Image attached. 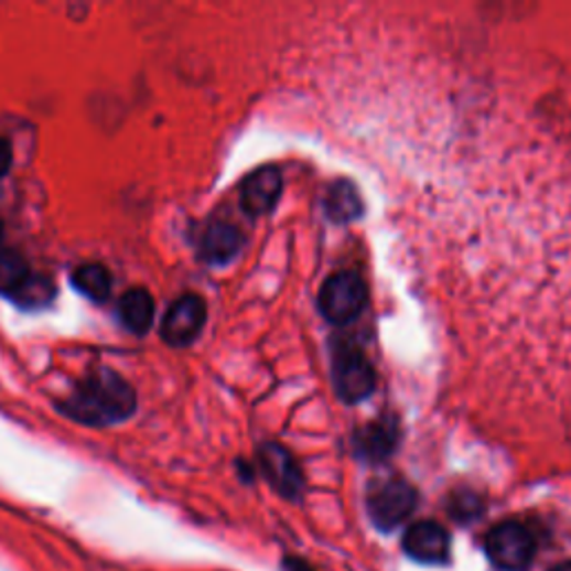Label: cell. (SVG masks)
Here are the masks:
<instances>
[{
    "label": "cell",
    "mask_w": 571,
    "mask_h": 571,
    "mask_svg": "<svg viewBox=\"0 0 571 571\" xmlns=\"http://www.w3.org/2000/svg\"><path fill=\"white\" fill-rule=\"evenodd\" d=\"M65 416L80 424L108 427L128 420L137 411V394L112 368H94L74 387L72 396L61 402Z\"/></svg>",
    "instance_id": "obj_1"
},
{
    "label": "cell",
    "mask_w": 571,
    "mask_h": 571,
    "mask_svg": "<svg viewBox=\"0 0 571 571\" xmlns=\"http://www.w3.org/2000/svg\"><path fill=\"white\" fill-rule=\"evenodd\" d=\"M320 313L335 326L353 324L366 306V283L355 270H340L331 274L317 298Z\"/></svg>",
    "instance_id": "obj_2"
},
{
    "label": "cell",
    "mask_w": 571,
    "mask_h": 571,
    "mask_svg": "<svg viewBox=\"0 0 571 571\" xmlns=\"http://www.w3.org/2000/svg\"><path fill=\"white\" fill-rule=\"evenodd\" d=\"M489 560L503 571H525L536 556V536L518 520L498 522L485 540Z\"/></svg>",
    "instance_id": "obj_3"
},
{
    "label": "cell",
    "mask_w": 571,
    "mask_h": 571,
    "mask_svg": "<svg viewBox=\"0 0 571 571\" xmlns=\"http://www.w3.org/2000/svg\"><path fill=\"white\" fill-rule=\"evenodd\" d=\"M331 377L335 394L346 405H357L366 400L377 385L375 368L370 366L366 355L355 346H344L335 351Z\"/></svg>",
    "instance_id": "obj_4"
},
{
    "label": "cell",
    "mask_w": 571,
    "mask_h": 571,
    "mask_svg": "<svg viewBox=\"0 0 571 571\" xmlns=\"http://www.w3.org/2000/svg\"><path fill=\"white\" fill-rule=\"evenodd\" d=\"M416 505H418L416 489L400 478H391L375 485L366 498L368 516L375 522V527H379L383 531H391L400 527L413 514Z\"/></svg>",
    "instance_id": "obj_5"
},
{
    "label": "cell",
    "mask_w": 571,
    "mask_h": 571,
    "mask_svg": "<svg viewBox=\"0 0 571 571\" xmlns=\"http://www.w3.org/2000/svg\"><path fill=\"white\" fill-rule=\"evenodd\" d=\"M206 317H208V309L200 295H195V293L181 295L168 309V313L161 322V337L165 344H170L174 348L190 346L202 335V331L206 326Z\"/></svg>",
    "instance_id": "obj_6"
},
{
    "label": "cell",
    "mask_w": 571,
    "mask_h": 571,
    "mask_svg": "<svg viewBox=\"0 0 571 571\" xmlns=\"http://www.w3.org/2000/svg\"><path fill=\"white\" fill-rule=\"evenodd\" d=\"M402 547L416 562L442 564L451 556V536L435 520H420L405 531Z\"/></svg>",
    "instance_id": "obj_7"
},
{
    "label": "cell",
    "mask_w": 571,
    "mask_h": 571,
    "mask_svg": "<svg viewBox=\"0 0 571 571\" xmlns=\"http://www.w3.org/2000/svg\"><path fill=\"white\" fill-rule=\"evenodd\" d=\"M283 179L277 165H263L246 176L241 183V208L250 217L270 215L281 197Z\"/></svg>",
    "instance_id": "obj_8"
},
{
    "label": "cell",
    "mask_w": 571,
    "mask_h": 571,
    "mask_svg": "<svg viewBox=\"0 0 571 571\" xmlns=\"http://www.w3.org/2000/svg\"><path fill=\"white\" fill-rule=\"evenodd\" d=\"M259 464L261 471L268 478V483L286 498H298L302 487H304V478L302 471L295 462V457L286 451L281 444H266L259 451Z\"/></svg>",
    "instance_id": "obj_9"
},
{
    "label": "cell",
    "mask_w": 571,
    "mask_h": 571,
    "mask_svg": "<svg viewBox=\"0 0 571 571\" xmlns=\"http://www.w3.org/2000/svg\"><path fill=\"white\" fill-rule=\"evenodd\" d=\"M400 440V429L391 418H379L355 433V453L366 462L387 460Z\"/></svg>",
    "instance_id": "obj_10"
},
{
    "label": "cell",
    "mask_w": 571,
    "mask_h": 571,
    "mask_svg": "<svg viewBox=\"0 0 571 571\" xmlns=\"http://www.w3.org/2000/svg\"><path fill=\"white\" fill-rule=\"evenodd\" d=\"M241 246L244 237L237 226H233L230 222H215L206 228L200 252L211 266H226L239 255Z\"/></svg>",
    "instance_id": "obj_11"
},
{
    "label": "cell",
    "mask_w": 571,
    "mask_h": 571,
    "mask_svg": "<svg viewBox=\"0 0 571 571\" xmlns=\"http://www.w3.org/2000/svg\"><path fill=\"white\" fill-rule=\"evenodd\" d=\"M34 277L36 274L19 250L0 248V293L14 302Z\"/></svg>",
    "instance_id": "obj_12"
},
{
    "label": "cell",
    "mask_w": 571,
    "mask_h": 571,
    "mask_svg": "<svg viewBox=\"0 0 571 571\" xmlns=\"http://www.w3.org/2000/svg\"><path fill=\"white\" fill-rule=\"evenodd\" d=\"M119 317L134 335H146L154 324V300L146 289L128 291L119 302Z\"/></svg>",
    "instance_id": "obj_13"
},
{
    "label": "cell",
    "mask_w": 571,
    "mask_h": 571,
    "mask_svg": "<svg viewBox=\"0 0 571 571\" xmlns=\"http://www.w3.org/2000/svg\"><path fill=\"white\" fill-rule=\"evenodd\" d=\"M364 213V202L359 197V190L346 181L340 179L331 185L326 197V215L335 224H351L359 219Z\"/></svg>",
    "instance_id": "obj_14"
},
{
    "label": "cell",
    "mask_w": 571,
    "mask_h": 571,
    "mask_svg": "<svg viewBox=\"0 0 571 571\" xmlns=\"http://www.w3.org/2000/svg\"><path fill=\"white\" fill-rule=\"evenodd\" d=\"M74 289L87 300L104 304L112 293V274L101 263H83L72 272Z\"/></svg>",
    "instance_id": "obj_15"
},
{
    "label": "cell",
    "mask_w": 571,
    "mask_h": 571,
    "mask_svg": "<svg viewBox=\"0 0 571 571\" xmlns=\"http://www.w3.org/2000/svg\"><path fill=\"white\" fill-rule=\"evenodd\" d=\"M12 163H14L12 143L8 139L0 137V179H3L12 170Z\"/></svg>",
    "instance_id": "obj_16"
},
{
    "label": "cell",
    "mask_w": 571,
    "mask_h": 571,
    "mask_svg": "<svg viewBox=\"0 0 571 571\" xmlns=\"http://www.w3.org/2000/svg\"><path fill=\"white\" fill-rule=\"evenodd\" d=\"M551 571H571V562H562V564H558V567H553Z\"/></svg>",
    "instance_id": "obj_17"
}]
</instances>
